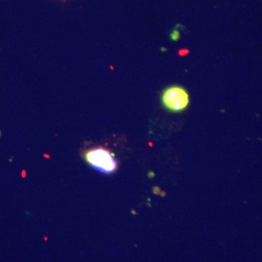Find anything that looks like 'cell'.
Masks as SVG:
<instances>
[{
  "instance_id": "2",
  "label": "cell",
  "mask_w": 262,
  "mask_h": 262,
  "mask_svg": "<svg viewBox=\"0 0 262 262\" xmlns=\"http://www.w3.org/2000/svg\"><path fill=\"white\" fill-rule=\"evenodd\" d=\"M161 101L164 107L168 111L181 113L189 106V96L184 88L170 86L164 90Z\"/></svg>"
},
{
  "instance_id": "1",
  "label": "cell",
  "mask_w": 262,
  "mask_h": 262,
  "mask_svg": "<svg viewBox=\"0 0 262 262\" xmlns=\"http://www.w3.org/2000/svg\"><path fill=\"white\" fill-rule=\"evenodd\" d=\"M88 163L98 171L112 173L117 168V163L113 155L103 147H96L89 150L85 154Z\"/></svg>"
}]
</instances>
